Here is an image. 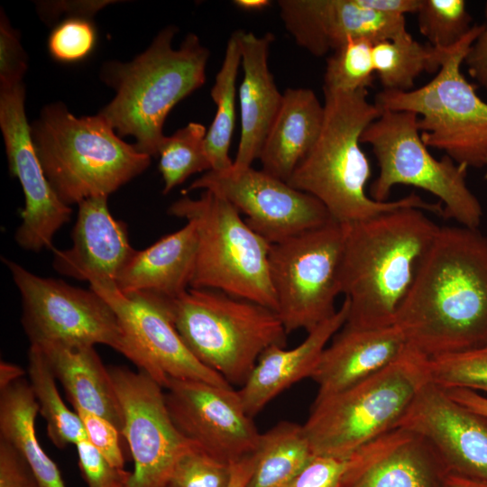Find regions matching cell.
I'll list each match as a JSON object with an SVG mask.
<instances>
[{"mask_svg":"<svg viewBox=\"0 0 487 487\" xmlns=\"http://www.w3.org/2000/svg\"><path fill=\"white\" fill-rule=\"evenodd\" d=\"M324 115L312 89L287 88L259 157L262 170L287 182L317 142Z\"/></svg>","mask_w":487,"mask_h":487,"instance_id":"obj_25","label":"cell"},{"mask_svg":"<svg viewBox=\"0 0 487 487\" xmlns=\"http://www.w3.org/2000/svg\"><path fill=\"white\" fill-rule=\"evenodd\" d=\"M106 196L78 204L72 246L55 250L53 268L64 276L87 281L91 289H116L117 277L134 253L126 225L109 212Z\"/></svg>","mask_w":487,"mask_h":487,"instance_id":"obj_20","label":"cell"},{"mask_svg":"<svg viewBox=\"0 0 487 487\" xmlns=\"http://www.w3.org/2000/svg\"><path fill=\"white\" fill-rule=\"evenodd\" d=\"M177 31L174 25L167 26L132 61H110L102 69L115 96L98 115L120 137L133 136L134 148L150 157L158 156L168 114L206 81L208 49L195 33L174 49Z\"/></svg>","mask_w":487,"mask_h":487,"instance_id":"obj_4","label":"cell"},{"mask_svg":"<svg viewBox=\"0 0 487 487\" xmlns=\"http://www.w3.org/2000/svg\"><path fill=\"white\" fill-rule=\"evenodd\" d=\"M380 446L378 439L347 455H315L287 487H342L348 475Z\"/></svg>","mask_w":487,"mask_h":487,"instance_id":"obj_37","label":"cell"},{"mask_svg":"<svg viewBox=\"0 0 487 487\" xmlns=\"http://www.w3.org/2000/svg\"><path fill=\"white\" fill-rule=\"evenodd\" d=\"M22 297V324L31 344L107 345L124 356L125 335L113 308L91 289L37 276L3 259Z\"/></svg>","mask_w":487,"mask_h":487,"instance_id":"obj_12","label":"cell"},{"mask_svg":"<svg viewBox=\"0 0 487 487\" xmlns=\"http://www.w3.org/2000/svg\"><path fill=\"white\" fill-rule=\"evenodd\" d=\"M24 100L23 83L0 88V128L9 170L24 194L23 222L14 237L23 249L39 252L51 248L54 235L70 220L72 209L59 198L44 173L32 139Z\"/></svg>","mask_w":487,"mask_h":487,"instance_id":"obj_17","label":"cell"},{"mask_svg":"<svg viewBox=\"0 0 487 487\" xmlns=\"http://www.w3.org/2000/svg\"><path fill=\"white\" fill-rule=\"evenodd\" d=\"M28 359L29 383L39 412L46 421L49 438L58 448L76 445L87 437L84 426L77 412L63 402L56 385L57 379L41 347L31 344Z\"/></svg>","mask_w":487,"mask_h":487,"instance_id":"obj_32","label":"cell"},{"mask_svg":"<svg viewBox=\"0 0 487 487\" xmlns=\"http://www.w3.org/2000/svg\"><path fill=\"white\" fill-rule=\"evenodd\" d=\"M367 38H349L327 58L323 90L355 92L367 89L373 79L372 49Z\"/></svg>","mask_w":487,"mask_h":487,"instance_id":"obj_34","label":"cell"},{"mask_svg":"<svg viewBox=\"0 0 487 487\" xmlns=\"http://www.w3.org/2000/svg\"><path fill=\"white\" fill-rule=\"evenodd\" d=\"M403 438L346 478L342 487H442L447 472L433 447L407 430Z\"/></svg>","mask_w":487,"mask_h":487,"instance_id":"obj_27","label":"cell"},{"mask_svg":"<svg viewBox=\"0 0 487 487\" xmlns=\"http://www.w3.org/2000/svg\"><path fill=\"white\" fill-rule=\"evenodd\" d=\"M24 370L12 363L1 361L0 363V391L7 388L22 379Z\"/></svg>","mask_w":487,"mask_h":487,"instance_id":"obj_49","label":"cell"},{"mask_svg":"<svg viewBox=\"0 0 487 487\" xmlns=\"http://www.w3.org/2000/svg\"><path fill=\"white\" fill-rule=\"evenodd\" d=\"M447 394L455 401L467 409L487 416V396L468 389H445Z\"/></svg>","mask_w":487,"mask_h":487,"instance_id":"obj_47","label":"cell"},{"mask_svg":"<svg viewBox=\"0 0 487 487\" xmlns=\"http://www.w3.org/2000/svg\"><path fill=\"white\" fill-rule=\"evenodd\" d=\"M207 129L191 122L170 136H165L159 149V170L162 176L163 194L184 182L189 176L211 170L206 150Z\"/></svg>","mask_w":487,"mask_h":487,"instance_id":"obj_33","label":"cell"},{"mask_svg":"<svg viewBox=\"0 0 487 487\" xmlns=\"http://www.w3.org/2000/svg\"><path fill=\"white\" fill-rule=\"evenodd\" d=\"M112 1H54L41 2L39 11L43 18L54 19L61 13L87 18Z\"/></svg>","mask_w":487,"mask_h":487,"instance_id":"obj_45","label":"cell"},{"mask_svg":"<svg viewBox=\"0 0 487 487\" xmlns=\"http://www.w3.org/2000/svg\"><path fill=\"white\" fill-rule=\"evenodd\" d=\"M442 487H487V482L447 474Z\"/></svg>","mask_w":487,"mask_h":487,"instance_id":"obj_50","label":"cell"},{"mask_svg":"<svg viewBox=\"0 0 487 487\" xmlns=\"http://www.w3.org/2000/svg\"><path fill=\"white\" fill-rule=\"evenodd\" d=\"M123 487H129V485H125V486H123Z\"/></svg>","mask_w":487,"mask_h":487,"instance_id":"obj_53","label":"cell"},{"mask_svg":"<svg viewBox=\"0 0 487 487\" xmlns=\"http://www.w3.org/2000/svg\"><path fill=\"white\" fill-rule=\"evenodd\" d=\"M169 215L193 222L198 248L190 288L219 290L276 312L270 277L271 244L253 230L225 198L202 190L173 202Z\"/></svg>","mask_w":487,"mask_h":487,"instance_id":"obj_8","label":"cell"},{"mask_svg":"<svg viewBox=\"0 0 487 487\" xmlns=\"http://www.w3.org/2000/svg\"><path fill=\"white\" fill-rule=\"evenodd\" d=\"M234 3L239 8L247 11L262 10L271 4L268 0H235Z\"/></svg>","mask_w":487,"mask_h":487,"instance_id":"obj_51","label":"cell"},{"mask_svg":"<svg viewBox=\"0 0 487 487\" xmlns=\"http://www.w3.org/2000/svg\"><path fill=\"white\" fill-rule=\"evenodd\" d=\"M108 371L124 414L133 471L129 487H166L178 460L194 446L175 427L164 389L143 372L124 366Z\"/></svg>","mask_w":487,"mask_h":487,"instance_id":"obj_13","label":"cell"},{"mask_svg":"<svg viewBox=\"0 0 487 487\" xmlns=\"http://www.w3.org/2000/svg\"><path fill=\"white\" fill-rule=\"evenodd\" d=\"M241 34L242 30H237L230 35L221 68L210 91L216 112L207 132L206 150L214 171L228 170L234 164L229 150L235 124V86L241 65Z\"/></svg>","mask_w":487,"mask_h":487,"instance_id":"obj_30","label":"cell"},{"mask_svg":"<svg viewBox=\"0 0 487 487\" xmlns=\"http://www.w3.org/2000/svg\"><path fill=\"white\" fill-rule=\"evenodd\" d=\"M428 381L427 358L408 347L376 374L316 398L303 424L314 455H347L398 429Z\"/></svg>","mask_w":487,"mask_h":487,"instance_id":"obj_7","label":"cell"},{"mask_svg":"<svg viewBox=\"0 0 487 487\" xmlns=\"http://www.w3.org/2000/svg\"><path fill=\"white\" fill-rule=\"evenodd\" d=\"M274 36H258L242 30L241 66L244 78L238 89L241 132L233 168L252 167L281 106L283 93L276 86L268 65Z\"/></svg>","mask_w":487,"mask_h":487,"instance_id":"obj_22","label":"cell"},{"mask_svg":"<svg viewBox=\"0 0 487 487\" xmlns=\"http://www.w3.org/2000/svg\"><path fill=\"white\" fill-rule=\"evenodd\" d=\"M323 91L325 115L319 136L287 183L315 197L331 218L342 225L400 207H416L444 216L440 202H427L415 193L383 202L367 195L372 168L360 146L361 136L381 115V109L368 100L367 89Z\"/></svg>","mask_w":487,"mask_h":487,"instance_id":"obj_3","label":"cell"},{"mask_svg":"<svg viewBox=\"0 0 487 487\" xmlns=\"http://www.w3.org/2000/svg\"><path fill=\"white\" fill-rule=\"evenodd\" d=\"M171 312L191 354L232 386L245 383L267 348L287 345L274 310L219 290L189 288L171 299Z\"/></svg>","mask_w":487,"mask_h":487,"instance_id":"obj_6","label":"cell"},{"mask_svg":"<svg viewBox=\"0 0 487 487\" xmlns=\"http://www.w3.org/2000/svg\"><path fill=\"white\" fill-rule=\"evenodd\" d=\"M427 372L429 381L444 389L487 394V345L427 359Z\"/></svg>","mask_w":487,"mask_h":487,"instance_id":"obj_36","label":"cell"},{"mask_svg":"<svg viewBox=\"0 0 487 487\" xmlns=\"http://www.w3.org/2000/svg\"><path fill=\"white\" fill-rule=\"evenodd\" d=\"M394 324L427 359L487 345V236L440 226Z\"/></svg>","mask_w":487,"mask_h":487,"instance_id":"obj_1","label":"cell"},{"mask_svg":"<svg viewBox=\"0 0 487 487\" xmlns=\"http://www.w3.org/2000/svg\"><path fill=\"white\" fill-rule=\"evenodd\" d=\"M198 248L193 222L148 248L135 250L121 270L117 289L124 295L144 293L176 299L190 288Z\"/></svg>","mask_w":487,"mask_h":487,"instance_id":"obj_24","label":"cell"},{"mask_svg":"<svg viewBox=\"0 0 487 487\" xmlns=\"http://www.w3.org/2000/svg\"><path fill=\"white\" fill-rule=\"evenodd\" d=\"M484 168H485V174H484V178H485V179H487V163H486V165H485V167H484Z\"/></svg>","mask_w":487,"mask_h":487,"instance_id":"obj_52","label":"cell"},{"mask_svg":"<svg viewBox=\"0 0 487 487\" xmlns=\"http://www.w3.org/2000/svg\"><path fill=\"white\" fill-rule=\"evenodd\" d=\"M245 487H287L315 456L303 425L280 421L264 433Z\"/></svg>","mask_w":487,"mask_h":487,"instance_id":"obj_29","label":"cell"},{"mask_svg":"<svg viewBox=\"0 0 487 487\" xmlns=\"http://www.w3.org/2000/svg\"><path fill=\"white\" fill-rule=\"evenodd\" d=\"M39 405L27 381L0 391V438L27 462L40 487H66L57 464L41 446L35 431Z\"/></svg>","mask_w":487,"mask_h":487,"instance_id":"obj_28","label":"cell"},{"mask_svg":"<svg viewBox=\"0 0 487 487\" xmlns=\"http://www.w3.org/2000/svg\"><path fill=\"white\" fill-rule=\"evenodd\" d=\"M232 465L222 463L195 446L176 463L169 487H229Z\"/></svg>","mask_w":487,"mask_h":487,"instance_id":"obj_38","label":"cell"},{"mask_svg":"<svg viewBox=\"0 0 487 487\" xmlns=\"http://www.w3.org/2000/svg\"><path fill=\"white\" fill-rule=\"evenodd\" d=\"M38 346L55 378L62 384L72 407L107 419L123 436L124 419L122 408L108 367L103 364L94 346L59 344Z\"/></svg>","mask_w":487,"mask_h":487,"instance_id":"obj_26","label":"cell"},{"mask_svg":"<svg viewBox=\"0 0 487 487\" xmlns=\"http://www.w3.org/2000/svg\"><path fill=\"white\" fill-rule=\"evenodd\" d=\"M408 349L406 338L394 324L359 328L347 325L333 336L322 353L311 379L324 398L381 372Z\"/></svg>","mask_w":487,"mask_h":487,"instance_id":"obj_21","label":"cell"},{"mask_svg":"<svg viewBox=\"0 0 487 487\" xmlns=\"http://www.w3.org/2000/svg\"><path fill=\"white\" fill-rule=\"evenodd\" d=\"M349 313L345 299L336 312L320 323L297 346L267 348L260 356L245 383L237 390L245 411L253 418L271 400L294 383L311 378L323 351L344 326Z\"/></svg>","mask_w":487,"mask_h":487,"instance_id":"obj_23","label":"cell"},{"mask_svg":"<svg viewBox=\"0 0 487 487\" xmlns=\"http://www.w3.org/2000/svg\"><path fill=\"white\" fill-rule=\"evenodd\" d=\"M278 6L296 43L316 57L334 51L349 38L375 43L409 33L405 16L374 12L360 0H280Z\"/></svg>","mask_w":487,"mask_h":487,"instance_id":"obj_19","label":"cell"},{"mask_svg":"<svg viewBox=\"0 0 487 487\" xmlns=\"http://www.w3.org/2000/svg\"><path fill=\"white\" fill-rule=\"evenodd\" d=\"M94 291L113 308L120 320L125 335V357L163 389L170 379L233 387L188 349L175 327L170 299L144 293L124 295L117 288Z\"/></svg>","mask_w":487,"mask_h":487,"instance_id":"obj_14","label":"cell"},{"mask_svg":"<svg viewBox=\"0 0 487 487\" xmlns=\"http://www.w3.org/2000/svg\"><path fill=\"white\" fill-rule=\"evenodd\" d=\"M416 14L420 33L436 49L453 47L473 26L464 0H420Z\"/></svg>","mask_w":487,"mask_h":487,"instance_id":"obj_35","label":"cell"},{"mask_svg":"<svg viewBox=\"0 0 487 487\" xmlns=\"http://www.w3.org/2000/svg\"><path fill=\"white\" fill-rule=\"evenodd\" d=\"M0 487H40L27 462L9 443L0 438Z\"/></svg>","mask_w":487,"mask_h":487,"instance_id":"obj_43","label":"cell"},{"mask_svg":"<svg viewBox=\"0 0 487 487\" xmlns=\"http://www.w3.org/2000/svg\"><path fill=\"white\" fill-rule=\"evenodd\" d=\"M345 225L333 219L271 245L270 277L288 335L311 331L332 317L341 294Z\"/></svg>","mask_w":487,"mask_h":487,"instance_id":"obj_11","label":"cell"},{"mask_svg":"<svg viewBox=\"0 0 487 487\" xmlns=\"http://www.w3.org/2000/svg\"><path fill=\"white\" fill-rule=\"evenodd\" d=\"M447 50L423 45L410 33L381 41L373 44L374 71L385 90L409 91L421 73L440 69Z\"/></svg>","mask_w":487,"mask_h":487,"instance_id":"obj_31","label":"cell"},{"mask_svg":"<svg viewBox=\"0 0 487 487\" xmlns=\"http://www.w3.org/2000/svg\"><path fill=\"white\" fill-rule=\"evenodd\" d=\"M26 69V55L22 48L18 32L1 12L0 88L11 87L22 83Z\"/></svg>","mask_w":487,"mask_h":487,"instance_id":"obj_42","label":"cell"},{"mask_svg":"<svg viewBox=\"0 0 487 487\" xmlns=\"http://www.w3.org/2000/svg\"><path fill=\"white\" fill-rule=\"evenodd\" d=\"M195 189L211 190L225 198L245 215L248 225L271 244L332 219L315 197L253 167L207 171L188 188Z\"/></svg>","mask_w":487,"mask_h":487,"instance_id":"obj_16","label":"cell"},{"mask_svg":"<svg viewBox=\"0 0 487 487\" xmlns=\"http://www.w3.org/2000/svg\"><path fill=\"white\" fill-rule=\"evenodd\" d=\"M96 32L93 24L82 17H69L54 28L48 41L51 55L62 62H75L93 50Z\"/></svg>","mask_w":487,"mask_h":487,"instance_id":"obj_39","label":"cell"},{"mask_svg":"<svg viewBox=\"0 0 487 487\" xmlns=\"http://www.w3.org/2000/svg\"><path fill=\"white\" fill-rule=\"evenodd\" d=\"M418 119L412 112L381 110L363 132L361 143L371 145L379 167L369 196L388 201L395 186H413L440 200L444 217L478 229L482 208L466 184L468 168L447 155L436 159L422 141Z\"/></svg>","mask_w":487,"mask_h":487,"instance_id":"obj_10","label":"cell"},{"mask_svg":"<svg viewBox=\"0 0 487 487\" xmlns=\"http://www.w3.org/2000/svg\"><path fill=\"white\" fill-rule=\"evenodd\" d=\"M166 487H169L168 485Z\"/></svg>","mask_w":487,"mask_h":487,"instance_id":"obj_54","label":"cell"},{"mask_svg":"<svg viewBox=\"0 0 487 487\" xmlns=\"http://www.w3.org/2000/svg\"><path fill=\"white\" fill-rule=\"evenodd\" d=\"M436 451L447 474L487 482V416L453 400L430 381L399 422Z\"/></svg>","mask_w":487,"mask_h":487,"instance_id":"obj_18","label":"cell"},{"mask_svg":"<svg viewBox=\"0 0 487 487\" xmlns=\"http://www.w3.org/2000/svg\"><path fill=\"white\" fill-rule=\"evenodd\" d=\"M78 465L87 487H123L129 485L131 473L114 467L87 437L76 445Z\"/></svg>","mask_w":487,"mask_h":487,"instance_id":"obj_40","label":"cell"},{"mask_svg":"<svg viewBox=\"0 0 487 487\" xmlns=\"http://www.w3.org/2000/svg\"><path fill=\"white\" fill-rule=\"evenodd\" d=\"M74 410L80 418L90 443L114 467L124 469L119 430L110 421L95 413L80 408H74Z\"/></svg>","mask_w":487,"mask_h":487,"instance_id":"obj_41","label":"cell"},{"mask_svg":"<svg viewBox=\"0 0 487 487\" xmlns=\"http://www.w3.org/2000/svg\"><path fill=\"white\" fill-rule=\"evenodd\" d=\"M164 391L175 427L196 448L229 465L255 453L262 433L234 387L170 379Z\"/></svg>","mask_w":487,"mask_h":487,"instance_id":"obj_15","label":"cell"},{"mask_svg":"<svg viewBox=\"0 0 487 487\" xmlns=\"http://www.w3.org/2000/svg\"><path fill=\"white\" fill-rule=\"evenodd\" d=\"M31 133L44 173L67 206L108 197L151 163L100 115L77 117L61 103L45 106Z\"/></svg>","mask_w":487,"mask_h":487,"instance_id":"obj_5","label":"cell"},{"mask_svg":"<svg viewBox=\"0 0 487 487\" xmlns=\"http://www.w3.org/2000/svg\"><path fill=\"white\" fill-rule=\"evenodd\" d=\"M485 23L475 39L464 63L472 78L487 89V2L484 7Z\"/></svg>","mask_w":487,"mask_h":487,"instance_id":"obj_44","label":"cell"},{"mask_svg":"<svg viewBox=\"0 0 487 487\" xmlns=\"http://www.w3.org/2000/svg\"><path fill=\"white\" fill-rule=\"evenodd\" d=\"M360 3L380 14L405 16L409 13H417L420 0H360Z\"/></svg>","mask_w":487,"mask_h":487,"instance_id":"obj_46","label":"cell"},{"mask_svg":"<svg viewBox=\"0 0 487 487\" xmlns=\"http://www.w3.org/2000/svg\"><path fill=\"white\" fill-rule=\"evenodd\" d=\"M345 226L340 271L341 292L349 302L345 325H394L440 226L416 207H400Z\"/></svg>","mask_w":487,"mask_h":487,"instance_id":"obj_2","label":"cell"},{"mask_svg":"<svg viewBox=\"0 0 487 487\" xmlns=\"http://www.w3.org/2000/svg\"><path fill=\"white\" fill-rule=\"evenodd\" d=\"M482 29V24H473L447 50L440 69L428 83L409 91L383 89L375 100L381 110L416 114L424 143L467 168L487 163V103L461 71Z\"/></svg>","mask_w":487,"mask_h":487,"instance_id":"obj_9","label":"cell"},{"mask_svg":"<svg viewBox=\"0 0 487 487\" xmlns=\"http://www.w3.org/2000/svg\"><path fill=\"white\" fill-rule=\"evenodd\" d=\"M253 465V455L232 464V477L229 487H245L252 474Z\"/></svg>","mask_w":487,"mask_h":487,"instance_id":"obj_48","label":"cell"}]
</instances>
